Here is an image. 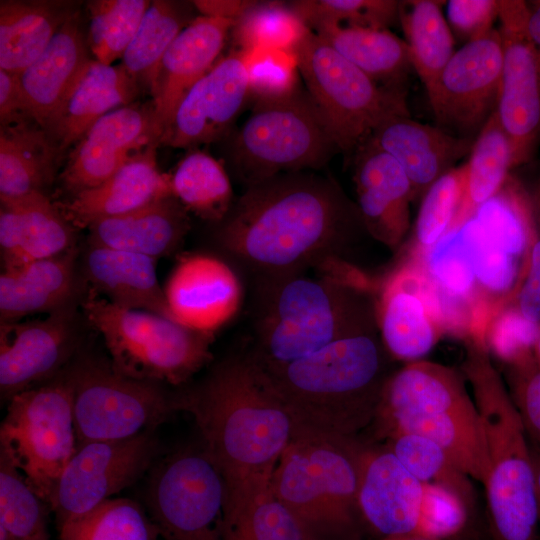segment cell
<instances>
[{"instance_id":"7bdbcfd3","label":"cell","mask_w":540,"mask_h":540,"mask_svg":"<svg viewBox=\"0 0 540 540\" xmlns=\"http://www.w3.org/2000/svg\"><path fill=\"white\" fill-rule=\"evenodd\" d=\"M385 445L419 481L443 487L473 511L474 493L469 478L435 442L413 433L386 437Z\"/></svg>"},{"instance_id":"7c38bea8","label":"cell","mask_w":540,"mask_h":540,"mask_svg":"<svg viewBox=\"0 0 540 540\" xmlns=\"http://www.w3.org/2000/svg\"><path fill=\"white\" fill-rule=\"evenodd\" d=\"M151 471L145 510L161 540H222L224 482L202 446L178 450Z\"/></svg>"},{"instance_id":"30bf717a","label":"cell","mask_w":540,"mask_h":540,"mask_svg":"<svg viewBox=\"0 0 540 540\" xmlns=\"http://www.w3.org/2000/svg\"><path fill=\"white\" fill-rule=\"evenodd\" d=\"M76 449L73 393L61 372L8 401L0 427V454L49 507Z\"/></svg>"},{"instance_id":"ab89813d","label":"cell","mask_w":540,"mask_h":540,"mask_svg":"<svg viewBox=\"0 0 540 540\" xmlns=\"http://www.w3.org/2000/svg\"><path fill=\"white\" fill-rule=\"evenodd\" d=\"M458 229L470 251L478 290L493 318L516 295L528 259L520 260L497 246L474 217Z\"/></svg>"},{"instance_id":"7dc6e473","label":"cell","mask_w":540,"mask_h":540,"mask_svg":"<svg viewBox=\"0 0 540 540\" xmlns=\"http://www.w3.org/2000/svg\"><path fill=\"white\" fill-rule=\"evenodd\" d=\"M288 5L312 31L327 25L386 29L399 18L394 0H298Z\"/></svg>"},{"instance_id":"74e56055","label":"cell","mask_w":540,"mask_h":540,"mask_svg":"<svg viewBox=\"0 0 540 540\" xmlns=\"http://www.w3.org/2000/svg\"><path fill=\"white\" fill-rule=\"evenodd\" d=\"M180 3L157 0L150 3L127 47L121 65L154 99L163 57L178 34L191 22Z\"/></svg>"},{"instance_id":"c3c4849f","label":"cell","mask_w":540,"mask_h":540,"mask_svg":"<svg viewBox=\"0 0 540 540\" xmlns=\"http://www.w3.org/2000/svg\"><path fill=\"white\" fill-rule=\"evenodd\" d=\"M222 540H306L297 520L271 488L240 510L223 515Z\"/></svg>"},{"instance_id":"91938a15","label":"cell","mask_w":540,"mask_h":540,"mask_svg":"<svg viewBox=\"0 0 540 540\" xmlns=\"http://www.w3.org/2000/svg\"><path fill=\"white\" fill-rule=\"evenodd\" d=\"M473 531L474 529L463 534L460 537L452 538V539H442V538L425 535L422 533L413 532V533H406V534H400V535H394V536L381 537V538H378V540H467L468 536Z\"/></svg>"},{"instance_id":"681fc988","label":"cell","mask_w":540,"mask_h":540,"mask_svg":"<svg viewBox=\"0 0 540 540\" xmlns=\"http://www.w3.org/2000/svg\"><path fill=\"white\" fill-rule=\"evenodd\" d=\"M466 163L452 168L424 193L414 229L413 252L426 250L449 233L462 202Z\"/></svg>"},{"instance_id":"44dd1931","label":"cell","mask_w":540,"mask_h":540,"mask_svg":"<svg viewBox=\"0 0 540 540\" xmlns=\"http://www.w3.org/2000/svg\"><path fill=\"white\" fill-rule=\"evenodd\" d=\"M163 289L173 318L206 333H214L230 322L240 310L244 295L234 268L207 253L179 257Z\"/></svg>"},{"instance_id":"11a10c76","label":"cell","mask_w":540,"mask_h":540,"mask_svg":"<svg viewBox=\"0 0 540 540\" xmlns=\"http://www.w3.org/2000/svg\"><path fill=\"white\" fill-rule=\"evenodd\" d=\"M511 303L530 322L540 325V234L531 247L526 271Z\"/></svg>"},{"instance_id":"d6986e66","label":"cell","mask_w":540,"mask_h":540,"mask_svg":"<svg viewBox=\"0 0 540 540\" xmlns=\"http://www.w3.org/2000/svg\"><path fill=\"white\" fill-rule=\"evenodd\" d=\"M359 506L366 525L379 538L421 531L426 484L385 446L360 441Z\"/></svg>"},{"instance_id":"f35d334b","label":"cell","mask_w":540,"mask_h":540,"mask_svg":"<svg viewBox=\"0 0 540 540\" xmlns=\"http://www.w3.org/2000/svg\"><path fill=\"white\" fill-rule=\"evenodd\" d=\"M171 176L172 194L199 218L218 224L233 205L229 177L215 158L201 151L187 154Z\"/></svg>"},{"instance_id":"ac0fdd59","label":"cell","mask_w":540,"mask_h":540,"mask_svg":"<svg viewBox=\"0 0 540 540\" xmlns=\"http://www.w3.org/2000/svg\"><path fill=\"white\" fill-rule=\"evenodd\" d=\"M76 346L73 317L64 307L44 319L1 323V399L9 401L52 380L66 367Z\"/></svg>"},{"instance_id":"9a60e30c","label":"cell","mask_w":540,"mask_h":540,"mask_svg":"<svg viewBox=\"0 0 540 540\" xmlns=\"http://www.w3.org/2000/svg\"><path fill=\"white\" fill-rule=\"evenodd\" d=\"M502 72L498 29L455 51L429 97L437 122L460 131L482 128L496 109Z\"/></svg>"},{"instance_id":"680465c9","label":"cell","mask_w":540,"mask_h":540,"mask_svg":"<svg viewBox=\"0 0 540 540\" xmlns=\"http://www.w3.org/2000/svg\"><path fill=\"white\" fill-rule=\"evenodd\" d=\"M527 33L532 43L540 50V1H535L529 6Z\"/></svg>"},{"instance_id":"f546056e","label":"cell","mask_w":540,"mask_h":540,"mask_svg":"<svg viewBox=\"0 0 540 540\" xmlns=\"http://www.w3.org/2000/svg\"><path fill=\"white\" fill-rule=\"evenodd\" d=\"M89 60L75 13L39 58L19 75L29 118L43 128Z\"/></svg>"},{"instance_id":"ffe728a7","label":"cell","mask_w":540,"mask_h":540,"mask_svg":"<svg viewBox=\"0 0 540 540\" xmlns=\"http://www.w3.org/2000/svg\"><path fill=\"white\" fill-rule=\"evenodd\" d=\"M247 99L245 54L235 49L218 59L185 95L160 143L190 148L219 139Z\"/></svg>"},{"instance_id":"484cf974","label":"cell","mask_w":540,"mask_h":540,"mask_svg":"<svg viewBox=\"0 0 540 540\" xmlns=\"http://www.w3.org/2000/svg\"><path fill=\"white\" fill-rule=\"evenodd\" d=\"M74 248V227L42 191L1 201L2 269L62 255Z\"/></svg>"},{"instance_id":"bcb514c9","label":"cell","mask_w":540,"mask_h":540,"mask_svg":"<svg viewBox=\"0 0 540 540\" xmlns=\"http://www.w3.org/2000/svg\"><path fill=\"white\" fill-rule=\"evenodd\" d=\"M309 28L280 1H256L234 24L237 50L258 48L294 50Z\"/></svg>"},{"instance_id":"f1b7e54d","label":"cell","mask_w":540,"mask_h":540,"mask_svg":"<svg viewBox=\"0 0 540 540\" xmlns=\"http://www.w3.org/2000/svg\"><path fill=\"white\" fill-rule=\"evenodd\" d=\"M189 229L188 211L173 195L136 211L98 220L88 227L90 245L155 260L175 252Z\"/></svg>"},{"instance_id":"4fadbf2b","label":"cell","mask_w":540,"mask_h":540,"mask_svg":"<svg viewBox=\"0 0 540 540\" xmlns=\"http://www.w3.org/2000/svg\"><path fill=\"white\" fill-rule=\"evenodd\" d=\"M154 431L77 447L59 478L50 503L57 528L87 514L140 479L159 452Z\"/></svg>"},{"instance_id":"ba28073f","label":"cell","mask_w":540,"mask_h":540,"mask_svg":"<svg viewBox=\"0 0 540 540\" xmlns=\"http://www.w3.org/2000/svg\"><path fill=\"white\" fill-rule=\"evenodd\" d=\"M293 51L307 92L339 152H355L383 121L409 114L399 88L378 85L312 30Z\"/></svg>"},{"instance_id":"f907efd6","label":"cell","mask_w":540,"mask_h":540,"mask_svg":"<svg viewBox=\"0 0 540 540\" xmlns=\"http://www.w3.org/2000/svg\"><path fill=\"white\" fill-rule=\"evenodd\" d=\"M243 52L248 75V98L254 100V104L280 101L300 90L294 51L258 48Z\"/></svg>"},{"instance_id":"e7e4bbea","label":"cell","mask_w":540,"mask_h":540,"mask_svg":"<svg viewBox=\"0 0 540 540\" xmlns=\"http://www.w3.org/2000/svg\"><path fill=\"white\" fill-rule=\"evenodd\" d=\"M467 540H482V539L479 537V534L477 533V531H475L468 536Z\"/></svg>"},{"instance_id":"cb8c5ba5","label":"cell","mask_w":540,"mask_h":540,"mask_svg":"<svg viewBox=\"0 0 540 540\" xmlns=\"http://www.w3.org/2000/svg\"><path fill=\"white\" fill-rule=\"evenodd\" d=\"M140 89L121 64L90 59L42 129L60 154L76 145L104 115L135 102Z\"/></svg>"},{"instance_id":"52a82bcc","label":"cell","mask_w":540,"mask_h":540,"mask_svg":"<svg viewBox=\"0 0 540 540\" xmlns=\"http://www.w3.org/2000/svg\"><path fill=\"white\" fill-rule=\"evenodd\" d=\"M83 311L102 335L113 368L124 376L179 386L212 358L213 333L153 312L121 308L93 290Z\"/></svg>"},{"instance_id":"f5cc1de1","label":"cell","mask_w":540,"mask_h":540,"mask_svg":"<svg viewBox=\"0 0 540 540\" xmlns=\"http://www.w3.org/2000/svg\"><path fill=\"white\" fill-rule=\"evenodd\" d=\"M540 325L527 320L510 302L491 319L485 343L504 364L533 352Z\"/></svg>"},{"instance_id":"b9f144b4","label":"cell","mask_w":540,"mask_h":540,"mask_svg":"<svg viewBox=\"0 0 540 540\" xmlns=\"http://www.w3.org/2000/svg\"><path fill=\"white\" fill-rule=\"evenodd\" d=\"M58 529L59 540H161L147 511L128 498H110Z\"/></svg>"},{"instance_id":"8992f818","label":"cell","mask_w":540,"mask_h":540,"mask_svg":"<svg viewBox=\"0 0 540 540\" xmlns=\"http://www.w3.org/2000/svg\"><path fill=\"white\" fill-rule=\"evenodd\" d=\"M357 438L296 434L271 480L306 540H363Z\"/></svg>"},{"instance_id":"db71d44e","label":"cell","mask_w":540,"mask_h":540,"mask_svg":"<svg viewBox=\"0 0 540 540\" xmlns=\"http://www.w3.org/2000/svg\"><path fill=\"white\" fill-rule=\"evenodd\" d=\"M499 0H450L447 17L453 31L461 39L476 40L493 28L498 19Z\"/></svg>"},{"instance_id":"2e32d148","label":"cell","mask_w":540,"mask_h":540,"mask_svg":"<svg viewBox=\"0 0 540 540\" xmlns=\"http://www.w3.org/2000/svg\"><path fill=\"white\" fill-rule=\"evenodd\" d=\"M153 100L135 101L99 119L71 151L61 174L73 193L96 187L147 147L160 143Z\"/></svg>"},{"instance_id":"f6af8a7d","label":"cell","mask_w":540,"mask_h":540,"mask_svg":"<svg viewBox=\"0 0 540 540\" xmlns=\"http://www.w3.org/2000/svg\"><path fill=\"white\" fill-rule=\"evenodd\" d=\"M151 2L98 0L89 3L87 44L96 61L112 65L122 59Z\"/></svg>"},{"instance_id":"94428289","label":"cell","mask_w":540,"mask_h":540,"mask_svg":"<svg viewBox=\"0 0 540 540\" xmlns=\"http://www.w3.org/2000/svg\"><path fill=\"white\" fill-rule=\"evenodd\" d=\"M534 473H535V482H536V496L538 504V518H539V538L540 540V450L531 449Z\"/></svg>"},{"instance_id":"e575fe53","label":"cell","mask_w":540,"mask_h":540,"mask_svg":"<svg viewBox=\"0 0 540 540\" xmlns=\"http://www.w3.org/2000/svg\"><path fill=\"white\" fill-rule=\"evenodd\" d=\"M466 166L464 196L451 231L473 218L477 210L498 193L514 167L513 146L496 109L480 129Z\"/></svg>"},{"instance_id":"9f6ffc18","label":"cell","mask_w":540,"mask_h":540,"mask_svg":"<svg viewBox=\"0 0 540 540\" xmlns=\"http://www.w3.org/2000/svg\"><path fill=\"white\" fill-rule=\"evenodd\" d=\"M24 119L30 118L20 77L0 69V123L7 125Z\"/></svg>"},{"instance_id":"4dcf8cb0","label":"cell","mask_w":540,"mask_h":540,"mask_svg":"<svg viewBox=\"0 0 540 540\" xmlns=\"http://www.w3.org/2000/svg\"><path fill=\"white\" fill-rule=\"evenodd\" d=\"M155 263V259L141 254L90 245L84 270L92 290L104 294L112 304L174 319Z\"/></svg>"},{"instance_id":"d6a6232c","label":"cell","mask_w":540,"mask_h":540,"mask_svg":"<svg viewBox=\"0 0 540 540\" xmlns=\"http://www.w3.org/2000/svg\"><path fill=\"white\" fill-rule=\"evenodd\" d=\"M75 13L67 2L1 1L0 69L22 74Z\"/></svg>"},{"instance_id":"8d00e7d4","label":"cell","mask_w":540,"mask_h":540,"mask_svg":"<svg viewBox=\"0 0 540 540\" xmlns=\"http://www.w3.org/2000/svg\"><path fill=\"white\" fill-rule=\"evenodd\" d=\"M433 0L399 2V20L406 36L412 68L428 97L434 93L445 66L454 54V39L442 11Z\"/></svg>"},{"instance_id":"6125c7cd","label":"cell","mask_w":540,"mask_h":540,"mask_svg":"<svg viewBox=\"0 0 540 540\" xmlns=\"http://www.w3.org/2000/svg\"><path fill=\"white\" fill-rule=\"evenodd\" d=\"M533 354H534V357H535L537 363L540 365V329H539V333H538L536 342H535L534 347H533Z\"/></svg>"},{"instance_id":"5b68a950","label":"cell","mask_w":540,"mask_h":540,"mask_svg":"<svg viewBox=\"0 0 540 540\" xmlns=\"http://www.w3.org/2000/svg\"><path fill=\"white\" fill-rule=\"evenodd\" d=\"M462 370L483 427L488 470L486 492L491 540H538L539 518L531 448L503 380L483 343L466 341Z\"/></svg>"},{"instance_id":"6da1fadb","label":"cell","mask_w":540,"mask_h":540,"mask_svg":"<svg viewBox=\"0 0 540 540\" xmlns=\"http://www.w3.org/2000/svg\"><path fill=\"white\" fill-rule=\"evenodd\" d=\"M353 218L331 179L287 172L246 187L216 224L214 238L253 280L316 270L342 259Z\"/></svg>"},{"instance_id":"836d02e7","label":"cell","mask_w":540,"mask_h":540,"mask_svg":"<svg viewBox=\"0 0 540 540\" xmlns=\"http://www.w3.org/2000/svg\"><path fill=\"white\" fill-rule=\"evenodd\" d=\"M31 119L0 128V200H14L42 187L59 155L46 132Z\"/></svg>"},{"instance_id":"816d5d0a","label":"cell","mask_w":540,"mask_h":540,"mask_svg":"<svg viewBox=\"0 0 540 540\" xmlns=\"http://www.w3.org/2000/svg\"><path fill=\"white\" fill-rule=\"evenodd\" d=\"M510 397L532 449L540 450V365L533 352L505 363Z\"/></svg>"},{"instance_id":"7a4b0ae2","label":"cell","mask_w":540,"mask_h":540,"mask_svg":"<svg viewBox=\"0 0 540 540\" xmlns=\"http://www.w3.org/2000/svg\"><path fill=\"white\" fill-rule=\"evenodd\" d=\"M176 398L179 411L193 417L202 448L222 476L223 515L270 490L277 463L295 436V425L249 352L222 360Z\"/></svg>"},{"instance_id":"277c9868","label":"cell","mask_w":540,"mask_h":540,"mask_svg":"<svg viewBox=\"0 0 540 540\" xmlns=\"http://www.w3.org/2000/svg\"><path fill=\"white\" fill-rule=\"evenodd\" d=\"M387 354L371 331L339 339L287 363L254 359L285 404L295 435L357 438L377 417L392 374Z\"/></svg>"},{"instance_id":"be15d7a7","label":"cell","mask_w":540,"mask_h":540,"mask_svg":"<svg viewBox=\"0 0 540 540\" xmlns=\"http://www.w3.org/2000/svg\"><path fill=\"white\" fill-rule=\"evenodd\" d=\"M0 540H13L10 535L0 527Z\"/></svg>"},{"instance_id":"3957f363","label":"cell","mask_w":540,"mask_h":540,"mask_svg":"<svg viewBox=\"0 0 540 540\" xmlns=\"http://www.w3.org/2000/svg\"><path fill=\"white\" fill-rule=\"evenodd\" d=\"M309 271L252 280L250 354L256 360L287 363L373 331L376 314L364 275L349 264Z\"/></svg>"},{"instance_id":"d4e9b609","label":"cell","mask_w":540,"mask_h":540,"mask_svg":"<svg viewBox=\"0 0 540 540\" xmlns=\"http://www.w3.org/2000/svg\"><path fill=\"white\" fill-rule=\"evenodd\" d=\"M234 24L232 20L200 15L191 20L166 51L157 93L152 99L162 137L185 95L217 62Z\"/></svg>"},{"instance_id":"e0dca14e","label":"cell","mask_w":540,"mask_h":540,"mask_svg":"<svg viewBox=\"0 0 540 540\" xmlns=\"http://www.w3.org/2000/svg\"><path fill=\"white\" fill-rule=\"evenodd\" d=\"M375 314L385 349L399 360H420L444 335L429 280L411 256L383 281Z\"/></svg>"},{"instance_id":"7402d4cb","label":"cell","mask_w":540,"mask_h":540,"mask_svg":"<svg viewBox=\"0 0 540 540\" xmlns=\"http://www.w3.org/2000/svg\"><path fill=\"white\" fill-rule=\"evenodd\" d=\"M358 214L378 241L396 247L410 224L413 191L401 165L370 137L355 151Z\"/></svg>"},{"instance_id":"d590c367","label":"cell","mask_w":540,"mask_h":540,"mask_svg":"<svg viewBox=\"0 0 540 540\" xmlns=\"http://www.w3.org/2000/svg\"><path fill=\"white\" fill-rule=\"evenodd\" d=\"M313 32L375 82L398 81L412 67L406 41L387 29L327 25Z\"/></svg>"},{"instance_id":"5bb4252c","label":"cell","mask_w":540,"mask_h":540,"mask_svg":"<svg viewBox=\"0 0 540 540\" xmlns=\"http://www.w3.org/2000/svg\"><path fill=\"white\" fill-rule=\"evenodd\" d=\"M529 6L499 0L502 72L496 111L513 146L514 167L533 156L540 139V50L527 33Z\"/></svg>"},{"instance_id":"603a6c76","label":"cell","mask_w":540,"mask_h":540,"mask_svg":"<svg viewBox=\"0 0 540 540\" xmlns=\"http://www.w3.org/2000/svg\"><path fill=\"white\" fill-rule=\"evenodd\" d=\"M156 145L131 157L100 185L74 193L56 204L74 228L121 216L172 196L171 176L159 170Z\"/></svg>"},{"instance_id":"4316f807","label":"cell","mask_w":540,"mask_h":540,"mask_svg":"<svg viewBox=\"0 0 540 540\" xmlns=\"http://www.w3.org/2000/svg\"><path fill=\"white\" fill-rule=\"evenodd\" d=\"M371 137L401 165L410 180L413 199L423 196L458 160L470 154L474 143L417 122L409 114L386 119Z\"/></svg>"},{"instance_id":"1f68e13d","label":"cell","mask_w":540,"mask_h":540,"mask_svg":"<svg viewBox=\"0 0 540 540\" xmlns=\"http://www.w3.org/2000/svg\"><path fill=\"white\" fill-rule=\"evenodd\" d=\"M75 247L47 259L29 262L0 275V319L15 322L37 313H51L68 301L74 286Z\"/></svg>"},{"instance_id":"83f0119b","label":"cell","mask_w":540,"mask_h":540,"mask_svg":"<svg viewBox=\"0 0 540 540\" xmlns=\"http://www.w3.org/2000/svg\"><path fill=\"white\" fill-rule=\"evenodd\" d=\"M476 411L464 382L452 368L417 360L408 362L390 375L373 425L405 415L432 416Z\"/></svg>"},{"instance_id":"8fae6325","label":"cell","mask_w":540,"mask_h":540,"mask_svg":"<svg viewBox=\"0 0 540 540\" xmlns=\"http://www.w3.org/2000/svg\"><path fill=\"white\" fill-rule=\"evenodd\" d=\"M339 152L308 92L256 103L233 144L246 187L281 173L316 170Z\"/></svg>"},{"instance_id":"9c48e42d","label":"cell","mask_w":540,"mask_h":540,"mask_svg":"<svg viewBox=\"0 0 540 540\" xmlns=\"http://www.w3.org/2000/svg\"><path fill=\"white\" fill-rule=\"evenodd\" d=\"M61 373L72 388L77 447L155 430L179 411L161 383L124 376L111 362L81 356Z\"/></svg>"},{"instance_id":"60d3db41","label":"cell","mask_w":540,"mask_h":540,"mask_svg":"<svg viewBox=\"0 0 540 540\" xmlns=\"http://www.w3.org/2000/svg\"><path fill=\"white\" fill-rule=\"evenodd\" d=\"M474 218L501 249L527 260L538 230L535 209L523 188L510 176L498 193L484 203Z\"/></svg>"},{"instance_id":"ee69618b","label":"cell","mask_w":540,"mask_h":540,"mask_svg":"<svg viewBox=\"0 0 540 540\" xmlns=\"http://www.w3.org/2000/svg\"><path fill=\"white\" fill-rule=\"evenodd\" d=\"M48 504L0 454V527L13 540H49Z\"/></svg>"},{"instance_id":"6f0895ef","label":"cell","mask_w":540,"mask_h":540,"mask_svg":"<svg viewBox=\"0 0 540 540\" xmlns=\"http://www.w3.org/2000/svg\"><path fill=\"white\" fill-rule=\"evenodd\" d=\"M255 2V0H197L193 3L202 16L236 22Z\"/></svg>"}]
</instances>
